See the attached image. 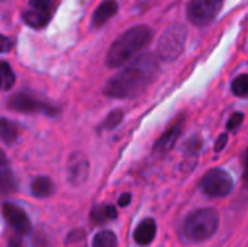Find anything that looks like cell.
<instances>
[{"instance_id":"1","label":"cell","mask_w":248,"mask_h":247,"mask_svg":"<svg viewBox=\"0 0 248 247\" xmlns=\"http://www.w3.org/2000/svg\"><path fill=\"white\" fill-rule=\"evenodd\" d=\"M160 71L158 58L154 54H144L132 60L126 68L113 76L105 86V95L115 99H131L141 95Z\"/></svg>"},{"instance_id":"2","label":"cell","mask_w":248,"mask_h":247,"mask_svg":"<svg viewBox=\"0 0 248 247\" xmlns=\"http://www.w3.org/2000/svg\"><path fill=\"white\" fill-rule=\"evenodd\" d=\"M153 39V29L147 25H137L122 33L109 48L106 64L110 68L129 64Z\"/></svg>"},{"instance_id":"3","label":"cell","mask_w":248,"mask_h":247,"mask_svg":"<svg viewBox=\"0 0 248 247\" xmlns=\"http://www.w3.org/2000/svg\"><path fill=\"white\" fill-rule=\"evenodd\" d=\"M218 227V213L212 208H201L185 218L180 226V237L187 243H202L214 237Z\"/></svg>"},{"instance_id":"4","label":"cell","mask_w":248,"mask_h":247,"mask_svg":"<svg viewBox=\"0 0 248 247\" xmlns=\"http://www.w3.org/2000/svg\"><path fill=\"white\" fill-rule=\"evenodd\" d=\"M187 38V29L182 23L170 25L157 45V54L164 61H174L183 52L185 42Z\"/></svg>"},{"instance_id":"5","label":"cell","mask_w":248,"mask_h":247,"mask_svg":"<svg viewBox=\"0 0 248 247\" xmlns=\"http://www.w3.org/2000/svg\"><path fill=\"white\" fill-rule=\"evenodd\" d=\"M7 106L10 111L20 112V114H45L54 116L58 114V106L32 95L28 92H17L9 100Z\"/></svg>"},{"instance_id":"6","label":"cell","mask_w":248,"mask_h":247,"mask_svg":"<svg viewBox=\"0 0 248 247\" xmlns=\"http://www.w3.org/2000/svg\"><path fill=\"white\" fill-rule=\"evenodd\" d=\"M199 186L202 192L211 198H224L232 192L234 179L227 170L215 167L205 173V176L201 179Z\"/></svg>"},{"instance_id":"7","label":"cell","mask_w":248,"mask_h":247,"mask_svg":"<svg viewBox=\"0 0 248 247\" xmlns=\"http://www.w3.org/2000/svg\"><path fill=\"white\" fill-rule=\"evenodd\" d=\"M222 7V0H190L187 6L189 20L196 26L209 25Z\"/></svg>"},{"instance_id":"8","label":"cell","mask_w":248,"mask_h":247,"mask_svg":"<svg viewBox=\"0 0 248 247\" xmlns=\"http://www.w3.org/2000/svg\"><path fill=\"white\" fill-rule=\"evenodd\" d=\"M3 218L4 221L20 236L29 234L32 230V223L26 214V211L20 207H17L13 202H4L1 207Z\"/></svg>"},{"instance_id":"9","label":"cell","mask_w":248,"mask_h":247,"mask_svg":"<svg viewBox=\"0 0 248 247\" xmlns=\"http://www.w3.org/2000/svg\"><path fill=\"white\" fill-rule=\"evenodd\" d=\"M185 122H186V118L183 115L179 116L174 121V124L157 140V143L154 144L153 153L154 154H158V156L167 154L174 147V144L177 143V140L180 138V135L183 132V128H185Z\"/></svg>"},{"instance_id":"10","label":"cell","mask_w":248,"mask_h":247,"mask_svg":"<svg viewBox=\"0 0 248 247\" xmlns=\"http://www.w3.org/2000/svg\"><path fill=\"white\" fill-rule=\"evenodd\" d=\"M89 160L86 159L84 154L81 153H73L68 159V165H67V178L68 182L74 186L83 185L87 178H89Z\"/></svg>"},{"instance_id":"11","label":"cell","mask_w":248,"mask_h":247,"mask_svg":"<svg viewBox=\"0 0 248 247\" xmlns=\"http://www.w3.org/2000/svg\"><path fill=\"white\" fill-rule=\"evenodd\" d=\"M118 218V210L112 204H97L90 211V224L103 226Z\"/></svg>"},{"instance_id":"12","label":"cell","mask_w":248,"mask_h":247,"mask_svg":"<svg viewBox=\"0 0 248 247\" xmlns=\"http://www.w3.org/2000/svg\"><path fill=\"white\" fill-rule=\"evenodd\" d=\"M155 234H157L155 221L153 218H145L137 226V229L134 231V240L140 246H148L155 239Z\"/></svg>"},{"instance_id":"13","label":"cell","mask_w":248,"mask_h":247,"mask_svg":"<svg viewBox=\"0 0 248 247\" xmlns=\"http://www.w3.org/2000/svg\"><path fill=\"white\" fill-rule=\"evenodd\" d=\"M118 9H119V4L116 0H103L93 13V19H92L93 25L102 26L118 13Z\"/></svg>"},{"instance_id":"14","label":"cell","mask_w":248,"mask_h":247,"mask_svg":"<svg viewBox=\"0 0 248 247\" xmlns=\"http://www.w3.org/2000/svg\"><path fill=\"white\" fill-rule=\"evenodd\" d=\"M55 192V186L52 183V181L46 176H38L32 181L31 183V194L35 198H48L51 195H54Z\"/></svg>"},{"instance_id":"15","label":"cell","mask_w":248,"mask_h":247,"mask_svg":"<svg viewBox=\"0 0 248 247\" xmlns=\"http://www.w3.org/2000/svg\"><path fill=\"white\" fill-rule=\"evenodd\" d=\"M0 182H1V192L4 195L15 192L17 185H16V179L9 167L7 159L4 156V153H1V169H0Z\"/></svg>"},{"instance_id":"16","label":"cell","mask_w":248,"mask_h":247,"mask_svg":"<svg viewBox=\"0 0 248 247\" xmlns=\"http://www.w3.org/2000/svg\"><path fill=\"white\" fill-rule=\"evenodd\" d=\"M23 20L32 26V28H42L48 23L49 20V12H44V10H36V9H28L23 12L22 15Z\"/></svg>"},{"instance_id":"17","label":"cell","mask_w":248,"mask_h":247,"mask_svg":"<svg viewBox=\"0 0 248 247\" xmlns=\"http://www.w3.org/2000/svg\"><path fill=\"white\" fill-rule=\"evenodd\" d=\"M0 132H1V140L4 144H13L17 140L19 135V130L17 125L6 118H1V127H0Z\"/></svg>"},{"instance_id":"18","label":"cell","mask_w":248,"mask_h":247,"mask_svg":"<svg viewBox=\"0 0 248 247\" xmlns=\"http://www.w3.org/2000/svg\"><path fill=\"white\" fill-rule=\"evenodd\" d=\"M93 247H118V237L110 230H102L93 237Z\"/></svg>"},{"instance_id":"19","label":"cell","mask_w":248,"mask_h":247,"mask_svg":"<svg viewBox=\"0 0 248 247\" xmlns=\"http://www.w3.org/2000/svg\"><path fill=\"white\" fill-rule=\"evenodd\" d=\"M1 90H10L15 84V73L7 61H1Z\"/></svg>"},{"instance_id":"20","label":"cell","mask_w":248,"mask_h":247,"mask_svg":"<svg viewBox=\"0 0 248 247\" xmlns=\"http://www.w3.org/2000/svg\"><path fill=\"white\" fill-rule=\"evenodd\" d=\"M231 89L235 96L238 98H248V74H240L232 80Z\"/></svg>"},{"instance_id":"21","label":"cell","mask_w":248,"mask_h":247,"mask_svg":"<svg viewBox=\"0 0 248 247\" xmlns=\"http://www.w3.org/2000/svg\"><path fill=\"white\" fill-rule=\"evenodd\" d=\"M122 118H124V112L122 111H119V109L113 111V112H110L105 118V121L99 127V130H113V128H116L122 122Z\"/></svg>"},{"instance_id":"22","label":"cell","mask_w":248,"mask_h":247,"mask_svg":"<svg viewBox=\"0 0 248 247\" xmlns=\"http://www.w3.org/2000/svg\"><path fill=\"white\" fill-rule=\"evenodd\" d=\"M201 146H202V141L199 137H192L186 141L183 150L186 151V156H192V154H198L199 150H201Z\"/></svg>"},{"instance_id":"23","label":"cell","mask_w":248,"mask_h":247,"mask_svg":"<svg viewBox=\"0 0 248 247\" xmlns=\"http://www.w3.org/2000/svg\"><path fill=\"white\" fill-rule=\"evenodd\" d=\"M243 121H244V114H241V112L232 114V116H231L230 121L227 122V130H228V131H235V130H238V128L241 127Z\"/></svg>"},{"instance_id":"24","label":"cell","mask_w":248,"mask_h":247,"mask_svg":"<svg viewBox=\"0 0 248 247\" xmlns=\"http://www.w3.org/2000/svg\"><path fill=\"white\" fill-rule=\"evenodd\" d=\"M29 7H32V9H36V10L49 12V7H51V0H31V1H29Z\"/></svg>"},{"instance_id":"25","label":"cell","mask_w":248,"mask_h":247,"mask_svg":"<svg viewBox=\"0 0 248 247\" xmlns=\"http://www.w3.org/2000/svg\"><path fill=\"white\" fill-rule=\"evenodd\" d=\"M227 141H228V134H222L221 137H218V140L215 143V151L219 153L221 150H224L227 146Z\"/></svg>"},{"instance_id":"26","label":"cell","mask_w":248,"mask_h":247,"mask_svg":"<svg viewBox=\"0 0 248 247\" xmlns=\"http://www.w3.org/2000/svg\"><path fill=\"white\" fill-rule=\"evenodd\" d=\"M131 199H132L131 194L125 192V194H122V195L119 197V199H118V205H119V207H126V205H129V204H131Z\"/></svg>"},{"instance_id":"27","label":"cell","mask_w":248,"mask_h":247,"mask_svg":"<svg viewBox=\"0 0 248 247\" xmlns=\"http://www.w3.org/2000/svg\"><path fill=\"white\" fill-rule=\"evenodd\" d=\"M243 181L248 186V148L244 153V173H243Z\"/></svg>"},{"instance_id":"28","label":"cell","mask_w":248,"mask_h":247,"mask_svg":"<svg viewBox=\"0 0 248 247\" xmlns=\"http://www.w3.org/2000/svg\"><path fill=\"white\" fill-rule=\"evenodd\" d=\"M10 47V41L7 39V36L1 35V52H7Z\"/></svg>"},{"instance_id":"29","label":"cell","mask_w":248,"mask_h":247,"mask_svg":"<svg viewBox=\"0 0 248 247\" xmlns=\"http://www.w3.org/2000/svg\"><path fill=\"white\" fill-rule=\"evenodd\" d=\"M7 247H22V245H20V242H19L17 239L12 237V239H9V242H7Z\"/></svg>"}]
</instances>
